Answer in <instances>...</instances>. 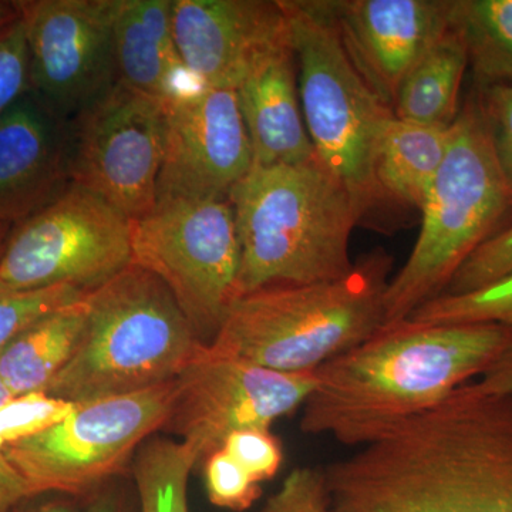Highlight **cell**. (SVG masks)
Here are the masks:
<instances>
[{
  "mask_svg": "<svg viewBox=\"0 0 512 512\" xmlns=\"http://www.w3.org/2000/svg\"><path fill=\"white\" fill-rule=\"evenodd\" d=\"M323 468L332 512H512V396L463 384Z\"/></svg>",
  "mask_w": 512,
  "mask_h": 512,
  "instance_id": "6da1fadb",
  "label": "cell"
},
{
  "mask_svg": "<svg viewBox=\"0 0 512 512\" xmlns=\"http://www.w3.org/2000/svg\"><path fill=\"white\" fill-rule=\"evenodd\" d=\"M511 339L494 323L383 326L316 370L301 430L348 447L373 443L478 379Z\"/></svg>",
  "mask_w": 512,
  "mask_h": 512,
  "instance_id": "7a4b0ae2",
  "label": "cell"
},
{
  "mask_svg": "<svg viewBox=\"0 0 512 512\" xmlns=\"http://www.w3.org/2000/svg\"><path fill=\"white\" fill-rule=\"evenodd\" d=\"M241 254L239 296L266 286L335 281L352 271L359 218L345 185L318 157L254 165L229 194Z\"/></svg>",
  "mask_w": 512,
  "mask_h": 512,
  "instance_id": "3957f363",
  "label": "cell"
},
{
  "mask_svg": "<svg viewBox=\"0 0 512 512\" xmlns=\"http://www.w3.org/2000/svg\"><path fill=\"white\" fill-rule=\"evenodd\" d=\"M392 266V255L375 249L335 281L266 286L239 296L205 348L275 372L315 373L383 328Z\"/></svg>",
  "mask_w": 512,
  "mask_h": 512,
  "instance_id": "277c9868",
  "label": "cell"
},
{
  "mask_svg": "<svg viewBox=\"0 0 512 512\" xmlns=\"http://www.w3.org/2000/svg\"><path fill=\"white\" fill-rule=\"evenodd\" d=\"M82 342L46 396L73 404L143 392L171 382L204 343L161 279L130 264L87 293Z\"/></svg>",
  "mask_w": 512,
  "mask_h": 512,
  "instance_id": "5b68a950",
  "label": "cell"
},
{
  "mask_svg": "<svg viewBox=\"0 0 512 512\" xmlns=\"http://www.w3.org/2000/svg\"><path fill=\"white\" fill-rule=\"evenodd\" d=\"M420 211L413 251L384 293V326L443 295L461 265L504 229L512 212V188L477 96L451 126L446 158Z\"/></svg>",
  "mask_w": 512,
  "mask_h": 512,
  "instance_id": "8992f818",
  "label": "cell"
},
{
  "mask_svg": "<svg viewBox=\"0 0 512 512\" xmlns=\"http://www.w3.org/2000/svg\"><path fill=\"white\" fill-rule=\"evenodd\" d=\"M288 18L306 130L323 165L345 185L359 221L383 204L377 147L394 111L343 47L328 0H281Z\"/></svg>",
  "mask_w": 512,
  "mask_h": 512,
  "instance_id": "52a82bcc",
  "label": "cell"
},
{
  "mask_svg": "<svg viewBox=\"0 0 512 512\" xmlns=\"http://www.w3.org/2000/svg\"><path fill=\"white\" fill-rule=\"evenodd\" d=\"M131 264L164 282L195 335L210 345L239 298V242L229 198H158L131 221Z\"/></svg>",
  "mask_w": 512,
  "mask_h": 512,
  "instance_id": "ba28073f",
  "label": "cell"
},
{
  "mask_svg": "<svg viewBox=\"0 0 512 512\" xmlns=\"http://www.w3.org/2000/svg\"><path fill=\"white\" fill-rule=\"evenodd\" d=\"M177 380L126 396L76 404L72 413L2 451L30 493L90 495L126 467L134 451L163 429Z\"/></svg>",
  "mask_w": 512,
  "mask_h": 512,
  "instance_id": "9c48e42d",
  "label": "cell"
},
{
  "mask_svg": "<svg viewBox=\"0 0 512 512\" xmlns=\"http://www.w3.org/2000/svg\"><path fill=\"white\" fill-rule=\"evenodd\" d=\"M131 220L109 201L70 183L10 232L0 258V295L72 285L90 293L131 264Z\"/></svg>",
  "mask_w": 512,
  "mask_h": 512,
  "instance_id": "30bf717a",
  "label": "cell"
},
{
  "mask_svg": "<svg viewBox=\"0 0 512 512\" xmlns=\"http://www.w3.org/2000/svg\"><path fill=\"white\" fill-rule=\"evenodd\" d=\"M165 101L117 82L69 121L70 181L140 220L157 204Z\"/></svg>",
  "mask_w": 512,
  "mask_h": 512,
  "instance_id": "8fae6325",
  "label": "cell"
},
{
  "mask_svg": "<svg viewBox=\"0 0 512 512\" xmlns=\"http://www.w3.org/2000/svg\"><path fill=\"white\" fill-rule=\"evenodd\" d=\"M29 52L30 94L64 121L119 82L116 0H19Z\"/></svg>",
  "mask_w": 512,
  "mask_h": 512,
  "instance_id": "7c38bea8",
  "label": "cell"
},
{
  "mask_svg": "<svg viewBox=\"0 0 512 512\" xmlns=\"http://www.w3.org/2000/svg\"><path fill=\"white\" fill-rule=\"evenodd\" d=\"M175 380L177 393L163 429L181 437L201 466L234 431L271 429L275 421L302 409L316 376L212 355L204 345Z\"/></svg>",
  "mask_w": 512,
  "mask_h": 512,
  "instance_id": "4fadbf2b",
  "label": "cell"
},
{
  "mask_svg": "<svg viewBox=\"0 0 512 512\" xmlns=\"http://www.w3.org/2000/svg\"><path fill=\"white\" fill-rule=\"evenodd\" d=\"M254 167L251 140L231 87L198 86L165 101L158 198H229Z\"/></svg>",
  "mask_w": 512,
  "mask_h": 512,
  "instance_id": "5bb4252c",
  "label": "cell"
},
{
  "mask_svg": "<svg viewBox=\"0 0 512 512\" xmlns=\"http://www.w3.org/2000/svg\"><path fill=\"white\" fill-rule=\"evenodd\" d=\"M353 66L390 107L404 77L450 29L453 0H328Z\"/></svg>",
  "mask_w": 512,
  "mask_h": 512,
  "instance_id": "9a60e30c",
  "label": "cell"
},
{
  "mask_svg": "<svg viewBox=\"0 0 512 512\" xmlns=\"http://www.w3.org/2000/svg\"><path fill=\"white\" fill-rule=\"evenodd\" d=\"M175 45L202 86L235 89L256 57L289 36L281 0H173Z\"/></svg>",
  "mask_w": 512,
  "mask_h": 512,
  "instance_id": "2e32d148",
  "label": "cell"
},
{
  "mask_svg": "<svg viewBox=\"0 0 512 512\" xmlns=\"http://www.w3.org/2000/svg\"><path fill=\"white\" fill-rule=\"evenodd\" d=\"M70 183L69 121L28 93L0 117V225L32 217Z\"/></svg>",
  "mask_w": 512,
  "mask_h": 512,
  "instance_id": "e0dca14e",
  "label": "cell"
},
{
  "mask_svg": "<svg viewBox=\"0 0 512 512\" xmlns=\"http://www.w3.org/2000/svg\"><path fill=\"white\" fill-rule=\"evenodd\" d=\"M235 92L254 165L299 164L318 157L303 120L291 32L256 57Z\"/></svg>",
  "mask_w": 512,
  "mask_h": 512,
  "instance_id": "ac0fdd59",
  "label": "cell"
},
{
  "mask_svg": "<svg viewBox=\"0 0 512 512\" xmlns=\"http://www.w3.org/2000/svg\"><path fill=\"white\" fill-rule=\"evenodd\" d=\"M119 82L168 101L198 86L175 45L173 0H116L114 12Z\"/></svg>",
  "mask_w": 512,
  "mask_h": 512,
  "instance_id": "d6986e66",
  "label": "cell"
},
{
  "mask_svg": "<svg viewBox=\"0 0 512 512\" xmlns=\"http://www.w3.org/2000/svg\"><path fill=\"white\" fill-rule=\"evenodd\" d=\"M86 320L84 296L43 316L0 350V379L13 396L45 394L79 348Z\"/></svg>",
  "mask_w": 512,
  "mask_h": 512,
  "instance_id": "ffe728a7",
  "label": "cell"
},
{
  "mask_svg": "<svg viewBox=\"0 0 512 512\" xmlns=\"http://www.w3.org/2000/svg\"><path fill=\"white\" fill-rule=\"evenodd\" d=\"M451 127L424 126L394 117L377 147L375 177L384 202L421 210L446 158Z\"/></svg>",
  "mask_w": 512,
  "mask_h": 512,
  "instance_id": "44dd1931",
  "label": "cell"
},
{
  "mask_svg": "<svg viewBox=\"0 0 512 512\" xmlns=\"http://www.w3.org/2000/svg\"><path fill=\"white\" fill-rule=\"evenodd\" d=\"M468 66L467 47L450 26L404 77L394 101V116L424 126H453L460 113L458 100Z\"/></svg>",
  "mask_w": 512,
  "mask_h": 512,
  "instance_id": "7402d4cb",
  "label": "cell"
},
{
  "mask_svg": "<svg viewBox=\"0 0 512 512\" xmlns=\"http://www.w3.org/2000/svg\"><path fill=\"white\" fill-rule=\"evenodd\" d=\"M451 26L481 86H512V0H453Z\"/></svg>",
  "mask_w": 512,
  "mask_h": 512,
  "instance_id": "603a6c76",
  "label": "cell"
},
{
  "mask_svg": "<svg viewBox=\"0 0 512 512\" xmlns=\"http://www.w3.org/2000/svg\"><path fill=\"white\" fill-rule=\"evenodd\" d=\"M197 457L183 441L153 439L138 448L133 477L137 512L188 511V481Z\"/></svg>",
  "mask_w": 512,
  "mask_h": 512,
  "instance_id": "cb8c5ba5",
  "label": "cell"
},
{
  "mask_svg": "<svg viewBox=\"0 0 512 512\" xmlns=\"http://www.w3.org/2000/svg\"><path fill=\"white\" fill-rule=\"evenodd\" d=\"M421 323H494L512 330V272L461 295H440L407 318Z\"/></svg>",
  "mask_w": 512,
  "mask_h": 512,
  "instance_id": "d4e9b609",
  "label": "cell"
},
{
  "mask_svg": "<svg viewBox=\"0 0 512 512\" xmlns=\"http://www.w3.org/2000/svg\"><path fill=\"white\" fill-rule=\"evenodd\" d=\"M87 293L72 285L0 295V350L30 325L80 299Z\"/></svg>",
  "mask_w": 512,
  "mask_h": 512,
  "instance_id": "484cf974",
  "label": "cell"
},
{
  "mask_svg": "<svg viewBox=\"0 0 512 512\" xmlns=\"http://www.w3.org/2000/svg\"><path fill=\"white\" fill-rule=\"evenodd\" d=\"M208 500L222 510L244 512L261 498V484L224 450L215 451L201 464Z\"/></svg>",
  "mask_w": 512,
  "mask_h": 512,
  "instance_id": "4316f807",
  "label": "cell"
},
{
  "mask_svg": "<svg viewBox=\"0 0 512 512\" xmlns=\"http://www.w3.org/2000/svg\"><path fill=\"white\" fill-rule=\"evenodd\" d=\"M76 404L43 393L15 397L0 407V450L69 416Z\"/></svg>",
  "mask_w": 512,
  "mask_h": 512,
  "instance_id": "83f0119b",
  "label": "cell"
},
{
  "mask_svg": "<svg viewBox=\"0 0 512 512\" xmlns=\"http://www.w3.org/2000/svg\"><path fill=\"white\" fill-rule=\"evenodd\" d=\"M512 272V224L484 242L461 265L443 295H461L494 284Z\"/></svg>",
  "mask_w": 512,
  "mask_h": 512,
  "instance_id": "f1b7e54d",
  "label": "cell"
},
{
  "mask_svg": "<svg viewBox=\"0 0 512 512\" xmlns=\"http://www.w3.org/2000/svg\"><path fill=\"white\" fill-rule=\"evenodd\" d=\"M221 450L234 458L258 484L272 480L284 463V447L271 429L234 431Z\"/></svg>",
  "mask_w": 512,
  "mask_h": 512,
  "instance_id": "f546056e",
  "label": "cell"
},
{
  "mask_svg": "<svg viewBox=\"0 0 512 512\" xmlns=\"http://www.w3.org/2000/svg\"><path fill=\"white\" fill-rule=\"evenodd\" d=\"M30 92L29 52L22 16L0 29V117Z\"/></svg>",
  "mask_w": 512,
  "mask_h": 512,
  "instance_id": "4dcf8cb0",
  "label": "cell"
},
{
  "mask_svg": "<svg viewBox=\"0 0 512 512\" xmlns=\"http://www.w3.org/2000/svg\"><path fill=\"white\" fill-rule=\"evenodd\" d=\"M258 512H332L325 468H295Z\"/></svg>",
  "mask_w": 512,
  "mask_h": 512,
  "instance_id": "1f68e13d",
  "label": "cell"
},
{
  "mask_svg": "<svg viewBox=\"0 0 512 512\" xmlns=\"http://www.w3.org/2000/svg\"><path fill=\"white\" fill-rule=\"evenodd\" d=\"M477 99L490 127L498 161L512 188V86H481Z\"/></svg>",
  "mask_w": 512,
  "mask_h": 512,
  "instance_id": "d6a6232c",
  "label": "cell"
},
{
  "mask_svg": "<svg viewBox=\"0 0 512 512\" xmlns=\"http://www.w3.org/2000/svg\"><path fill=\"white\" fill-rule=\"evenodd\" d=\"M474 382L484 392L512 396V339Z\"/></svg>",
  "mask_w": 512,
  "mask_h": 512,
  "instance_id": "836d02e7",
  "label": "cell"
},
{
  "mask_svg": "<svg viewBox=\"0 0 512 512\" xmlns=\"http://www.w3.org/2000/svg\"><path fill=\"white\" fill-rule=\"evenodd\" d=\"M30 495L28 484L0 450V512L12 511Z\"/></svg>",
  "mask_w": 512,
  "mask_h": 512,
  "instance_id": "e575fe53",
  "label": "cell"
},
{
  "mask_svg": "<svg viewBox=\"0 0 512 512\" xmlns=\"http://www.w3.org/2000/svg\"><path fill=\"white\" fill-rule=\"evenodd\" d=\"M76 500L66 494H35L20 501L10 512H80Z\"/></svg>",
  "mask_w": 512,
  "mask_h": 512,
  "instance_id": "d590c367",
  "label": "cell"
},
{
  "mask_svg": "<svg viewBox=\"0 0 512 512\" xmlns=\"http://www.w3.org/2000/svg\"><path fill=\"white\" fill-rule=\"evenodd\" d=\"M80 512H130L127 498L116 484L101 485L90 494L86 507Z\"/></svg>",
  "mask_w": 512,
  "mask_h": 512,
  "instance_id": "8d00e7d4",
  "label": "cell"
},
{
  "mask_svg": "<svg viewBox=\"0 0 512 512\" xmlns=\"http://www.w3.org/2000/svg\"><path fill=\"white\" fill-rule=\"evenodd\" d=\"M19 18V9L16 2L0 0V29L6 28L10 23Z\"/></svg>",
  "mask_w": 512,
  "mask_h": 512,
  "instance_id": "74e56055",
  "label": "cell"
},
{
  "mask_svg": "<svg viewBox=\"0 0 512 512\" xmlns=\"http://www.w3.org/2000/svg\"><path fill=\"white\" fill-rule=\"evenodd\" d=\"M12 229L13 227H10V225H0V258H2L3 252H5Z\"/></svg>",
  "mask_w": 512,
  "mask_h": 512,
  "instance_id": "f35d334b",
  "label": "cell"
},
{
  "mask_svg": "<svg viewBox=\"0 0 512 512\" xmlns=\"http://www.w3.org/2000/svg\"><path fill=\"white\" fill-rule=\"evenodd\" d=\"M12 399H15V396H13L12 392L6 387L3 380L0 379V407L5 406V404L9 403Z\"/></svg>",
  "mask_w": 512,
  "mask_h": 512,
  "instance_id": "ab89813d",
  "label": "cell"
}]
</instances>
